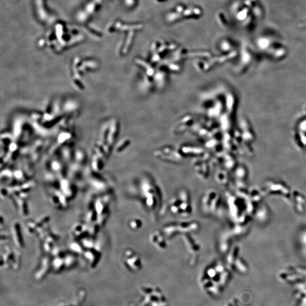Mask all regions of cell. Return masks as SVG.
I'll list each match as a JSON object with an SVG mask.
<instances>
[{"instance_id":"obj_2","label":"cell","mask_w":306,"mask_h":306,"mask_svg":"<svg viewBox=\"0 0 306 306\" xmlns=\"http://www.w3.org/2000/svg\"><path fill=\"white\" fill-rule=\"evenodd\" d=\"M64 265V263H63V261H61V260H55V261H54V263H53V267L55 270L56 272H60V270H61L63 269Z\"/></svg>"},{"instance_id":"obj_3","label":"cell","mask_w":306,"mask_h":306,"mask_svg":"<svg viewBox=\"0 0 306 306\" xmlns=\"http://www.w3.org/2000/svg\"><path fill=\"white\" fill-rule=\"evenodd\" d=\"M58 306H66L64 305V304H60Z\"/></svg>"},{"instance_id":"obj_1","label":"cell","mask_w":306,"mask_h":306,"mask_svg":"<svg viewBox=\"0 0 306 306\" xmlns=\"http://www.w3.org/2000/svg\"><path fill=\"white\" fill-rule=\"evenodd\" d=\"M86 298V292L85 290H80L78 292V295L75 298L74 301V305L75 306H80Z\"/></svg>"}]
</instances>
